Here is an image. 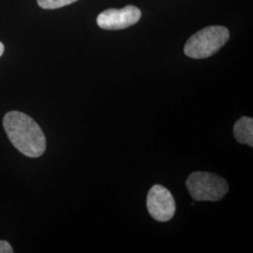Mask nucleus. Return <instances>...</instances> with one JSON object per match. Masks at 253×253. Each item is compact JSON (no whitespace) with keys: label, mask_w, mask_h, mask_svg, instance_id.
Returning a JSON list of instances; mask_svg holds the SVG:
<instances>
[{"label":"nucleus","mask_w":253,"mask_h":253,"mask_svg":"<svg viewBox=\"0 0 253 253\" xmlns=\"http://www.w3.org/2000/svg\"><path fill=\"white\" fill-rule=\"evenodd\" d=\"M226 27L213 26L202 29L190 37L184 47V53L190 58H208L217 53L229 41Z\"/></svg>","instance_id":"nucleus-2"},{"label":"nucleus","mask_w":253,"mask_h":253,"mask_svg":"<svg viewBox=\"0 0 253 253\" xmlns=\"http://www.w3.org/2000/svg\"><path fill=\"white\" fill-rule=\"evenodd\" d=\"M235 140L245 145L253 146V119L249 117L239 118L234 126Z\"/></svg>","instance_id":"nucleus-6"},{"label":"nucleus","mask_w":253,"mask_h":253,"mask_svg":"<svg viewBox=\"0 0 253 253\" xmlns=\"http://www.w3.org/2000/svg\"><path fill=\"white\" fill-rule=\"evenodd\" d=\"M186 185L191 197L195 201H219L229 190L227 181L212 172H192L188 177Z\"/></svg>","instance_id":"nucleus-3"},{"label":"nucleus","mask_w":253,"mask_h":253,"mask_svg":"<svg viewBox=\"0 0 253 253\" xmlns=\"http://www.w3.org/2000/svg\"><path fill=\"white\" fill-rule=\"evenodd\" d=\"M4 50H5V48H4V45H3V43L2 42H0V56L3 54L4 53Z\"/></svg>","instance_id":"nucleus-9"},{"label":"nucleus","mask_w":253,"mask_h":253,"mask_svg":"<svg viewBox=\"0 0 253 253\" xmlns=\"http://www.w3.org/2000/svg\"><path fill=\"white\" fill-rule=\"evenodd\" d=\"M146 207L150 216L161 222L172 219L176 209L171 191L162 185H154L149 190Z\"/></svg>","instance_id":"nucleus-4"},{"label":"nucleus","mask_w":253,"mask_h":253,"mask_svg":"<svg viewBox=\"0 0 253 253\" xmlns=\"http://www.w3.org/2000/svg\"><path fill=\"white\" fill-rule=\"evenodd\" d=\"M13 250L7 241H0V253H12Z\"/></svg>","instance_id":"nucleus-8"},{"label":"nucleus","mask_w":253,"mask_h":253,"mask_svg":"<svg viewBox=\"0 0 253 253\" xmlns=\"http://www.w3.org/2000/svg\"><path fill=\"white\" fill-rule=\"evenodd\" d=\"M78 0H37L38 5L45 9H55L73 4Z\"/></svg>","instance_id":"nucleus-7"},{"label":"nucleus","mask_w":253,"mask_h":253,"mask_svg":"<svg viewBox=\"0 0 253 253\" xmlns=\"http://www.w3.org/2000/svg\"><path fill=\"white\" fill-rule=\"evenodd\" d=\"M3 126L10 143L23 155L39 158L45 152V135L29 116L17 111L9 112L3 118Z\"/></svg>","instance_id":"nucleus-1"},{"label":"nucleus","mask_w":253,"mask_h":253,"mask_svg":"<svg viewBox=\"0 0 253 253\" xmlns=\"http://www.w3.org/2000/svg\"><path fill=\"white\" fill-rule=\"evenodd\" d=\"M141 10L134 6L122 9H109L102 11L97 18L98 26L106 30H118L135 25L141 19Z\"/></svg>","instance_id":"nucleus-5"}]
</instances>
